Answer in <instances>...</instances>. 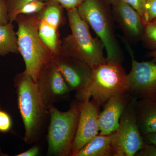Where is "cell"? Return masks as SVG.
Returning <instances> with one entry per match:
<instances>
[{
    "label": "cell",
    "instance_id": "obj_14",
    "mask_svg": "<svg viewBox=\"0 0 156 156\" xmlns=\"http://www.w3.org/2000/svg\"><path fill=\"white\" fill-rule=\"evenodd\" d=\"M133 98L127 92L115 95L108 99L98 118L100 134L109 135L116 131L121 116Z\"/></svg>",
    "mask_w": 156,
    "mask_h": 156
},
{
    "label": "cell",
    "instance_id": "obj_23",
    "mask_svg": "<svg viewBox=\"0 0 156 156\" xmlns=\"http://www.w3.org/2000/svg\"><path fill=\"white\" fill-rule=\"evenodd\" d=\"M12 126L11 117L7 113L0 110V131H9Z\"/></svg>",
    "mask_w": 156,
    "mask_h": 156
},
{
    "label": "cell",
    "instance_id": "obj_6",
    "mask_svg": "<svg viewBox=\"0 0 156 156\" xmlns=\"http://www.w3.org/2000/svg\"><path fill=\"white\" fill-rule=\"evenodd\" d=\"M50 119L48 135V155L70 156L77 128L80 110L77 100L69 109L61 112L49 107Z\"/></svg>",
    "mask_w": 156,
    "mask_h": 156
},
{
    "label": "cell",
    "instance_id": "obj_7",
    "mask_svg": "<svg viewBox=\"0 0 156 156\" xmlns=\"http://www.w3.org/2000/svg\"><path fill=\"white\" fill-rule=\"evenodd\" d=\"M137 98L133 97L123 112L119 125L112 140L114 156H133L144 144L137 126L135 107Z\"/></svg>",
    "mask_w": 156,
    "mask_h": 156
},
{
    "label": "cell",
    "instance_id": "obj_28",
    "mask_svg": "<svg viewBox=\"0 0 156 156\" xmlns=\"http://www.w3.org/2000/svg\"><path fill=\"white\" fill-rule=\"evenodd\" d=\"M144 144L156 146V132L151 133L143 136Z\"/></svg>",
    "mask_w": 156,
    "mask_h": 156
},
{
    "label": "cell",
    "instance_id": "obj_9",
    "mask_svg": "<svg viewBox=\"0 0 156 156\" xmlns=\"http://www.w3.org/2000/svg\"><path fill=\"white\" fill-rule=\"evenodd\" d=\"M63 9L55 0H48L37 14L39 34L54 55L61 50L59 29L64 22Z\"/></svg>",
    "mask_w": 156,
    "mask_h": 156
},
{
    "label": "cell",
    "instance_id": "obj_22",
    "mask_svg": "<svg viewBox=\"0 0 156 156\" xmlns=\"http://www.w3.org/2000/svg\"><path fill=\"white\" fill-rule=\"evenodd\" d=\"M136 10L142 18L145 13L146 0H121Z\"/></svg>",
    "mask_w": 156,
    "mask_h": 156
},
{
    "label": "cell",
    "instance_id": "obj_18",
    "mask_svg": "<svg viewBox=\"0 0 156 156\" xmlns=\"http://www.w3.org/2000/svg\"><path fill=\"white\" fill-rule=\"evenodd\" d=\"M47 2L34 1L27 3L9 17V22L13 23L16 17L20 14L31 15L39 13L44 8Z\"/></svg>",
    "mask_w": 156,
    "mask_h": 156
},
{
    "label": "cell",
    "instance_id": "obj_13",
    "mask_svg": "<svg viewBox=\"0 0 156 156\" xmlns=\"http://www.w3.org/2000/svg\"><path fill=\"white\" fill-rule=\"evenodd\" d=\"M112 10L115 21L118 23L126 38L132 43L141 41L144 23L138 12L121 0L112 5Z\"/></svg>",
    "mask_w": 156,
    "mask_h": 156
},
{
    "label": "cell",
    "instance_id": "obj_20",
    "mask_svg": "<svg viewBox=\"0 0 156 156\" xmlns=\"http://www.w3.org/2000/svg\"><path fill=\"white\" fill-rule=\"evenodd\" d=\"M156 19V0H146L145 10L143 20L144 23Z\"/></svg>",
    "mask_w": 156,
    "mask_h": 156
},
{
    "label": "cell",
    "instance_id": "obj_4",
    "mask_svg": "<svg viewBox=\"0 0 156 156\" xmlns=\"http://www.w3.org/2000/svg\"><path fill=\"white\" fill-rule=\"evenodd\" d=\"M110 6L105 0H83L77 9L81 18L103 43L107 61L122 63L123 51L117 39L115 21Z\"/></svg>",
    "mask_w": 156,
    "mask_h": 156
},
{
    "label": "cell",
    "instance_id": "obj_12",
    "mask_svg": "<svg viewBox=\"0 0 156 156\" xmlns=\"http://www.w3.org/2000/svg\"><path fill=\"white\" fill-rule=\"evenodd\" d=\"M79 102L80 117L70 156H75L84 146L98 134L99 131L98 118L100 106L89 98Z\"/></svg>",
    "mask_w": 156,
    "mask_h": 156
},
{
    "label": "cell",
    "instance_id": "obj_19",
    "mask_svg": "<svg viewBox=\"0 0 156 156\" xmlns=\"http://www.w3.org/2000/svg\"><path fill=\"white\" fill-rule=\"evenodd\" d=\"M141 41L146 48L152 51L156 50V23H144V30Z\"/></svg>",
    "mask_w": 156,
    "mask_h": 156
},
{
    "label": "cell",
    "instance_id": "obj_11",
    "mask_svg": "<svg viewBox=\"0 0 156 156\" xmlns=\"http://www.w3.org/2000/svg\"><path fill=\"white\" fill-rule=\"evenodd\" d=\"M37 83L40 95L48 106L63 99L71 91L53 58L41 70Z\"/></svg>",
    "mask_w": 156,
    "mask_h": 156
},
{
    "label": "cell",
    "instance_id": "obj_8",
    "mask_svg": "<svg viewBox=\"0 0 156 156\" xmlns=\"http://www.w3.org/2000/svg\"><path fill=\"white\" fill-rule=\"evenodd\" d=\"M124 41L132 60L131 71L128 74L129 93L137 99L156 100V63L136 61L128 42Z\"/></svg>",
    "mask_w": 156,
    "mask_h": 156
},
{
    "label": "cell",
    "instance_id": "obj_17",
    "mask_svg": "<svg viewBox=\"0 0 156 156\" xmlns=\"http://www.w3.org/2000/svg\"><path fill=\"white\" fill-rule=\"evenodd\" d=\"M19 53L17 34L13 23L0 25V56Z\"/></svg>",
    "mask_w": 156,
    "mask_h": 156
},
{
    "label": "cell",
    "instance_id": "obj_25",
    "mask_svg": "<svg viewBox=\"0 0 156 156\" xmlns=\"http://www.w3.org/2000/svg\"><path fill=\"white\" fill-rule=\"evenodd\" d=\"M66 11L77 9L83 0H55Z\"/></svg>",
    "mask_w": 156,
    "mask_h": 156
},
{
    "label": "cell",
    "instance_id": "obj_26",
    "mask_svg": "<svg viewBox=\"0 0 156 156\" xmlns=\"http://www.w3.org/2000/svg\"><path fill=\"white\" fill-rule=\"evenodd\" d=\"M136 156H156V146L144 144L137 153Z\"/></svg>",
    "mask_w": 156,
    "mask_h": 156
},
{
    "label": "cell",
    "instance_id": "obj_15",
    "mask_svg": "<svg viewBox=\"0 0 156 156\" xmlns=\"http://www.w3.org/2000/svg\"><path fill=\"white\" fill-rule=\"evenodd\" d=\"M135 111L137 126L142 136L156 132V100L141 98L136 101Z\"/></svg>",
    "mask_w": 156,
    "mask_h": 156
},
{
    "label": "cell",
    "instance_id": "obj_10",
    "mask_svg": "<svg viewBox=\"0 0 156 156\" xmlns=\"http://www.w3.org/2000/svg\"><path fill=\"white\" fill-rule=\"evenodd\" d=\"M53 60L71 91L78 93L89 85L92 69L85 62L61 51L53 56Z\"/></svg>",
    "mask_w": 156,
    "mask_h": 156
},
{
    "label": "cell",
    "instance_id": "obj_31",
    "mask_svg": "<svg viewBox=\"0 0 156 156\" xmlns=\"http://www.w3.org/2000/svg\"><path fill=\"white\" fill-rule=\"evenodd\" d=\"M151 22H152V23H156V19L154 20H153L152 21H151Z\"/></svg>",
    "mask_w": 156,
    "mask_h": 156
},
{
    "label": "cell",
    "instance_id": "obj_21",
    "mask_svg": "<svg viewBox=\"0 0 156 156\" xmlns=\"http://www.w3.org/2000/svg\"><path fill=\"white\" fill-rule=\"evenodd\" d=\"M34 1H42L47 2L48 0H7L9 8V19L15 11L20 9L27 3Z\"/></svg>",
    "mask_w": 156,
    "mask_h": 156
},
{
    "label": "cell",
    "instance_id": "obj_3",
    "mask_svg": "<svg viewBox=\"0 0 156 156\" xmlns=\"http://www.w3.org/2000/svg\"><path fill=\"white\" fill-rule=\"evenodd\" d=\"M17 101L24 129V141L34 142L41 130L49 107L42 99L37 84L30 76L23 72L16 78Z\"/></svg>",
    "mask_w": 156,
    "mask_h": 156
},
{
    "label": "cell",
    "instance_id": "obj_27",
    "mask_svg": "<svg viewBox=\"0 0 156 156\" xmlns=\"http://www.w3.org/2000/svg\"><path fill=\"white\" fill-rule=\"evenodd\" d=\"M39 148L36 146H34L28 150L25 151L17 155V156H36L39 154Z\"/></svg>",
    "mask_w": 156,
    "mask_h": 156
},
{
    "label": "cell",
    "instance_id": "obj_30",
    "mask_svg": "<svg viewBox=\"0 0 156 156\" xmlns=\"http://www.w3.org/2000/svg\"><path fill=\"white\" fill-rule=\"evenodd\" d=\"M105 1L110 5L112 6L115 5L119 0H105Z\"/></svg>",
    "mask_w": 156,
    "mask_h": 156
},
{
    "label": "cell",
    "instance_id": "obj_16",
    "mask_svg": "<svg viewBox=\"0 0 156 156\" xmlns=\"http://www.w3.org/2000/svg\"><path fill=\"white\" fill-rule=\"evenodd\" d=\"M114 133L96 135L76 154L75 156H114L112 140Z\"/></svg>",
    "mask_w": 156,
    "mask_h": 156
},
{
    "label": "cell",
    "instance_id": "obj_1",
    "mask_svg": "<svg viewBox=\"0 0 156 156\" xmlns=\"http://www.w3.org/2000/svg\"><path fill=\"white\" fill-rule=\"evenodd\" d=\"M37 14H20L14 20L18 26L16 34L19 52L25 64L23 72L36 82L41 70L54 56L39 34Z\"/></svg>",
    "mask_w": 156,
    "mask_h": 156
},
{
    "label": "cell",
    "instance_id": "obj_2",
    "mask_svg": "<svg viewBox=\"0 0 156 156\" xmlns=\"http://www.w3.org/2000/svg\"><path fill=\"white\" fill-rule=\"evenodd\" d=\"M67 15L71 33L61 40V51L91 67L106 63L103 43L98 37H92L89 24L81 18L77 9L67 11Z\"/></svg>",
    "mask_w": 156,
    "mask_h": 156
},
{
    "label": "cell",
    "instance_id": "obj_24",
    "mask_svg": "<svg viewBox=\"0 0 156 156\" xmlns=\"http://www.w3.org/2000/svg\"><path fill=\"white\" fill-rule=\"evenodd\" d=\"M9 22V8L7 0H0V25Z\"/></svg>",
    "mask_w": 156,
    "mask_h": 156
},
{
    "label": "cell",
    "instance_id": "obj_5",
    "mask_svg": "<svg viewBox=\"0 0 156 156\" xmlns=\"http://www.w3.org/2000/svg\"><path fill=\"white\" fill-rule=\"evenodd\" d=\"M92 69V77L89 85L76 93L79 101L92 98L100 107L112 96L129 92L128 74L121 63L107 61Z\"/></svg>",
    "mask_w": 156,
    "mask_h": 156
},
{
    "label": "cell",
    "instance_id": "obj_29",
    "mask_svg": "<svg viewBox=\"0 0 156 156\" xmlns=\"http://www.w3.org/2000/svg\"><path fill=\"white\" fill-rule=\"evenodd\" d=\"M148 56L152 58V61L156 63V50L151 51L148 53Z\"/></svg>",
    "mask_w": 156,
    "mask_h": 156
}]
</instances>
